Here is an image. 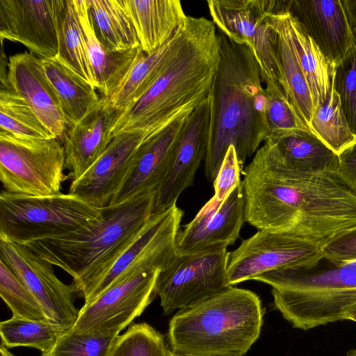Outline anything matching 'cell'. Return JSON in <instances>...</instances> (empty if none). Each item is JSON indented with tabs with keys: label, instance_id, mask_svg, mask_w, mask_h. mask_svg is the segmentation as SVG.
I'll list each match as a JSON object with an SVG mask.
<instances>
[{
	"label": "cell",
	"instance_id": "1",
	"mask_svg": "<svg viewBox=\"0 0 356 356\" xmlns=\"http://www.w3.org/2000/svg\"><path fill=\"white\" fill-rule=\"evenodd\" d=\"M245 221L323 241L356 227V192L338 172L287 167L266 140L243 170Z\"/></svg>",
	"mask_w": 356,
	"mask_h": 356
},
{
	"label": "cell",
	"instance_id": "2",
	"mask_svg": "<svg viewBox=\"0 0 356 356\" xmlns=\"http://www.w3.org/2000/svg\"><path fill=\"white\" fill-rule=\"evenodd\" d=\"M220 59L208 98L209 144L204 173L214 181L233 145L241 168L270 136L267 97L259 65L250 49L218 33Z\"/></svg>",
	"mask_w": 356,
	"mask_h": 356
},
{
	"label": "cell",
	"instance_id": "3",
	"mask_svg": "<svg viewBox=\"0 0 356 356\" xmlns=\"http://www.w3.org/2000/svg\"><path fill=\"white\" fill-rule=\"evenodd\" d=\"M187 36L148 90L117 113L111 136L122 132H157L207 98L219 59L216 26L204 17L189 16Z\"/></svg>",
	"mask_w": 356,
	"mask_h": 356
},
{
	"label": "cell",
	"instance_id": "4",
	"mask_svg": "<svg viewBox=\"0 0 356 356\" xmlns=\"http://www.w3.org/2000/svg\"><path fill=\"white\" fill-rule=\"evenodd\" d=\"M155 193L102 208L97 218L76 230L26 246L70 275L76 292L84 297L147 222Z\"/></svg>",
	"mask_w": 356,
	"mask_h": 356
},
{
	"label": "cell",
	"instance_id": "5",
	"mask_svg": "<svg viewBox=\"0 0 356 356\" xmlns=\"http://www.w3.org/2000/svg\"><path fill=\"white\" fill-rule=\"evenodd\" d=\"M264 314L256 293L230 286L177 311L169 322L170 350L182 356H244L259 337Z\"/></svg>",
	"mask_w": 356,
	"mask_h": 356
},
{
	"label": "cell",
	"instance_id": "6",
	"mask_svg": "<svg viewBox=\"0 0 356 356\" xmlns=\"http://www.w3.org/2000/svg\"><path fill=\"white\" fill-rule=\"evenodd\" d=\"M254 280L272 286L274 307L295 328L308 330L344 320L356 302V261L312 269H276Z\"/></svg>",
	"mask_w": 356,
	"mask_h": 356
},
{
	"label": "cell",
	"instance_id": "7",
	"mask_svg": "<svg viewBox=\"0 0 356 356\" xmlns=\"http://www.w3.org/2000/svg\"><path fill=\"white\" fill-rule=\"evenodd\" d=\"M102 209L80 197L59 193L47 196L0 195V238L26 245L70 233L97 218Z\"/></svg>",
	"mask_w": 356,
	"mask_h": 356
},
{
	"label": "cell",
	"instance_id": "8",
	"mask_svg": "<svg viewBox=\"0 0 356 356\" xmlns=\"http://www.w3.org/2000/svg\"><path fill=\"white\" fill-rule=\"evenodd\" d=\"M63 145L58 138L22 140L0 133V180L13 194L47 196L60 193L64 173Z\"/></svg>",
	"mask_w": 356,
	"mask_h": 356
},
{
	"label": "cell",
	"instance_id": "9",
	"mask_svg": "<svg viewBox=\"0 0 356 356\" xmlns=\"http://www.w3.org/2000/svg\"><path fill=\"white\" fill-rule=\"evenodd\" d=\"M323 259L322 241L287 232L258 230L229 252L227 282L233 286L273 270H309Z\"/></svg>",
	"mask_w": 356,
	"mask_h": 356
},
{
	"label": "cell",
	"instance_id": "10",
	"mask_svg": "<svg viewBox=\"0 0 356 356\" xmlns=\"http://www.w3.org/2000/svg\"><path fill=\"white\" fill-rule=\"evenodd\" d=\"M159 271L150 261L133 266L122 279L99 297L84 303L72 328L79 333L120 334L154 299Z\"/></svg>",
	"mask_w": 356,
	"mask_h": 356
},
{
	"label": "cell",
	"instance_id": "11",
	"mask_svg": "<svg viewBox=\"0 0 356 356\" xmlns=\"http://www.w3.org/2000/svg\"><path fill=\"white\" fill-rule=\"evenodd\" d=\"M227 248L195 254H175L159 272L156 292L163 314L190 307L230 287Z\"/></svg>",
	"mask_w": 356,
	"mask_h": 356
},
{
	"label": "cell",
	"instance_id": "12",
	"mask_svg": "<svg viewBox=\"0 0 356 356\" xmlns=\"http://www.w3.org/2000/svg\"><path fill=\"white\" fill-rule=\"evenodd\" d=\"M275 0H209L212 22L232 41L247 45L255 57L266 85L282 86L277 33L266 21Z\"/></svg>",
	"mask_w": 356,
	"mask_h": 356
},
{
	"label": "cell",
	"instance_id": "13",
	"mask_svg": "<svg viewBox=\"0 0 356 356\" xmlns=\"http://www.w3.org/2000/svg\"><path fill=\"white\" fill-rule=\"evenodd\" d=\"M0 259L22 281L40 305L48 322L67 330L79 309L73 302L76 290L56 275L53 266L26 245L0 238Z\"/></svg>",
	"mask_w": 356,
	"mask_h": 356
},
{
	"label": "cell",
	"instance_id": "14",
	"mask_svg": "<svg viewBox=\"0 0 356 356\" xmlns=\"http://www.w3.org/2000/svg\"><path fill=\"white\" fill-rule=\"evenodd\" d=\"M67 0H0V38L42 59L56 58Z\"/></svg>",
	"mask_w": 356,
	"mask_h": 356
},
{
	"label": "cell",
	"instance_id": "15",
	"mask_svg": "<svg viewBox=\"0 0 356 356\" xmlns=\"http://www.w3.org/2000/svg\"><path fill=\"white\" fill-rule=\"evenodd\" d=\"M244 210L242 182L222 202L213 196L195 218L178 232L176 253L195 254L227 248L239 236L245 222Z\"/></svg>",
	"mask_w": 356,
	"mask_h": 356
},
{
	"label": "cell",
	"instance_id": "16",
	"mask_svg": "<svg viewBox=\"0 0 356 356\" xmlns=\"http://www.w3.org/2000/svg\"><path fill=\"white\" fill-rule=\"evenodd\" d=\"M151 134L140 131L113 137L92 165L72 181L69 193L99 209L108 206L129 176L140 145Z\"/></svg>",
	"mask_w": 356,
	"mask_h": 356
},
{
	"label": "cell",
	"instance_id": "17",
	"mask_svg": "<svg viewBox=\"0 0 356 356\" xmlns=\"http://www.w3.org/2000/svg\"><path fill=\"white\" fill-rule=\"evenodd\" d=\"M1 85L24 99L54 138L64 136L66 120L42 58L28 51L10 56Z\"/></svg>",
	"mask_w": 356,
	"mask_h": 356
},
{
	"label": "cell",
	"instance_id": "18",
	"mask_svg": "<svg viewBox=\"0 0 356 356\" xmlns=\"http://www.w3.org/2000/svg\"><path fill=\"white\" fill-rule=\"evenodd\" d=\"M209 119L207 97L189 115L170 170L156 191L153 213L168 210L193 185L195 172L207 156Z\"/></svg>",
	"mask_w": 356,
	"mask_h": 356
},
{
	"label": "cell",
	"instance_id": "19",
	"mask_svg": "<svg viewBox=\"0 0 356 356\" xmlns=\"http://www.w3.org/2000/svg\"><path fill=\"white\" fill-rule=\"evenodd\" d=\"M192 112L184 114L143 140L137 151L129 176L109 205L156 192L170 170Z\"/></svg>",
	"mask_w": 356,
	"mask_h": 356
},
{
	"label": "cell",
	"instance_id": "20",
	"mask_svg": "<svg viewBox=\"0 0 356 356\" xmlns=\"http://www.w3.org/2000/svg\"><path fill=\"white\" fill-rule=\"evenodd\" d=\"M286 6L334 65L356 44L343 0H291Z\"/></svg>",
	"mask_w": 356,
	"mask_h": 356
},
{
	"label": "cell",
	"instance_id": "21",
	"mask_svg": "<svg viewBox=\"0 0 356 356\" xmlns=\"http://www.w3.org/2000/svg\"><path fill=\"white\" fill-rule=\"evenodd\" d=\"M116 114L101 98L92 111L67 129L63 138L68 179L81 177L105 151L113 139L111 129Z\"/></svg>",
	"mask_w": 356,
	"mask_h": 356
},
{
	"label": "cell",
	"instance_id": "22",
	"mask_svg": "<svg viewBox=\"0 0 356 356\" xmlns=\"http://www.w3.org/2000/svg\"><path fill=\"white\" fill-rule=\"evenodd\" d=\"M74 1L85 35L97 90L100 92L102 98L108 99L120 87L144 52L140 47L120 52L107 50L96 36L88 0Z\"/></svg>",
	"mask_w": 356,
	"mask_h": 356
},
{
	"label": "cell",
	"instance_id": "23",
	"mask_svg": "<svg viewBox=\"0 0 356 356\" xmlns=\"http://www.w3.org/2000/svg\"><path fill=\"white\" fill-rule=\"evenodd\" d=\"M275 9L283 19L293 51L307 83L314 111L325 101L331 90L335 65L327 60L298 19L289 11L286 1L277 0Z\"/></svg>",
	"mask_w": 356,
	"mask_h": 356
},
{
	"label": "cell",
	"instance_id": "24",
	"mask_svg": "<svg viewBox=\"0 0 356 356\" xmlns=\"http://www.w3.org/2000/svg\"><path fill=\"white\" fill-rule=\"evenodd\" d=\"M134 26L140 47L151 54L185 23L179 0H122Z\"/></svg>",
	"mask_w": 356,
	"mask_h": 356
},
{
	"label": "cell",
	"instance_id": "25",
	"mask_svg": "<svg viewBox=\"0 0 356 356\" xmlns=\"http://www.w3.org/2000/svg\"><path fill=\"white\" fill-rule=\"evenodd\" d=\"M189 16L185 23L161 47L151 54H143L127 76L109 98L103 99L117 113H121L139 99L151 87L184 43L189 29Z\"/></svg>",
	"mask_w": 356,
	"mask_h": 356
},
{
	"label": "cell",
	"instance_id": "26",
	"mask_svg": "<svg viewBox=\"0 0 356 356\" xmlns=\"http://www.w3.org/2000/svg\"><path fill=\"white\" fill-rule=\"evenodd\" d=\"M266 140L274 144L282 162L293 170L304 172L338 171V154L309 130L285 131L271 135Z\"/></svg>",
	"mask_w": 356,
	"mask_h": 356
},
{
	"label": "cell",
	"instance_id": "27",
	"mask_svg": "<svg viewBox=\"0 0 356 356\" xmlns=\"http://www.w3.org/2000/svg\"><path fill=\"white\" fill-rule=\"evenodd\" d=\"M42 62L65 118L67 129L71 127L92 111L99 104L101 97L95 87L56 58L42 59Z\"/></svg>",
	"mask_w": 356,
	"mask_h": 356
},
{
	"label": "cell",
	"instance_id": "28",
	"mask_svg": "<svg viewBox=\"0 0 356 356\" xmlns=\"http://www.w3.org/2000/svg\"><path fill=\"white\" fill-rule=\"evenodd\" d=\"M266 21L277 33V49L282 75V86L298 116L309 129L313 114L311 94L299 65L283 19L275 8L266 14Z\"/></svg>",
	"mask_w": 356,
	"mask_h": 356
},
{
	"label": "cell",
	"instance_id": "29",
	"mask_svg": "<svg viewBox=\"0 0 356 356\" xmlns=\"http://www.w3.org/2000/svg\"><path fill=\"white\" fill-rule=\"evenodd\" d=\"M96 36L109 51L120 52L140 47L122 0H88Z\"/></svg>",
	"mask_w": 356,
	"mask_h": 356
},
{
	"label": "cell",
	"instance_id": "30",
	"mask_svg": "<svg viewBox=\"0 0 356 356\" xmlns=\"http://www.w3.org/2000/svg\"><path fill=\"white\" fill-rule=\"evenodd\" d=\"M170 207L165 211L152 213L134 240L93 284L83 297L85 303L94 300L123 278L131 267L146 253L156 235L168 218Z\"/></svg>",
	"mask_w": 356,
	"mask_h": 356
},
{
	"label": "cell",
	"instance_id": "31",
	"mask_svg": "<svg viewBox=\"0 0 356 356\" xmlns=\"http://www.w3.org/2000/svg\"><path fill=\"white\" fill-rule=\"evenodd\" d=\"M55 58L97 89L85 35L74 0L66 2L58 31V51Z\"/></svg>",
	"mask_w": 356,
	"mask_h": 356
},
{
	"label": "cell",
	"instance_id": "32",
	"mask_svg": "<svg viewBox=\"0 0 356 356\" xmlns=\"http://www.w3.org/2000/svg\"><path fill=\"white\" fill-rule=\"evenodd\" d=\"M309 130L337 154L356 142L332 83L325 101L314 111Z\"/></svg>",
	"mask_w": 356,
	"mask_h": 356
},
{
	"label": "cell",
	"instance_id": "33",
	"mask_svg": "<svg viewBox=\"0 0 356 356\" xmlns=\"http://www.w3.org/2000/svg\"><path fill=\"white\" fill-rule=\"evenodd\" d=\"M0 133L22 140L54 138L24 99L3 85L0 89Z\"/></svg>",
	"mask_w": 356,
	"mask_h": 356
},
{
	"label": "cell",
	"instance_id": "34",
	"mask_svg": "<svg viewBox=\"0 0 356 356\" xmlns=\"http://www.w3.org/2000/svg\"><path fill=\"white\" fill-rule=\"evenodd\" d=\"M66 330L47 321H33L15 316L0 323L1 343L8 348L30 347L41 353L49 350Z\"/></svg>",
	"mask_w": 356,
	"mask_h": 356
},
{
	"label": "cell",
	"instance_id": "35",
	"mask_svg": "<svg viewBox=\"0 0 356 356\" xmlns=\"http://www.w3.org/2000/svg\"><path fill=\"white\" fill-rule=\"evenodd\" d=\"M163 336L147 323L131 325L119 334L108 356H167Z\"/></svg>",
	"mask_w": 356,
	"mask_h": 356
},
{
	"label": "cell",
	"instance_id": "36",
	"mask_svg": "<svg viewBox=\"0 0 356 356\" xmlns=\"http://www.w3.org/2000/svg\"><path fill=\"white\" fill-rule=\"evenodd\" d=\"M118 335L115 332L79 333L70 328L40 356H108Z\"/></svg>",
	"mask_w": 356,
	"mask_h": 356
},
{
	"label": "cell",
	"instance_id": "37",
	"mask_svg": "<svg viewBox=\"0 0 356 356\" xmlns=\"http://www.w3.org/2000/svg\"><path fill=\"white\" fill-rule=\"evenodd\" d=\"M0 296L13 316L33 321H47L37 300L22 281L0 259Z\"/></svg>",
	"mask_w": 356,
	"mask_h": 356
},
{
	"label": "cell",
	"instance_id": "38",
	"mask_svg": "<svg viewBox=\"0 0 356 356\" xmlns=\"http://www.w3.org/2000/svg\"><path fill=\"white\" fill-rule=\"evenodd\" d=\"M332 83L349 127L356 136V44L335 65Z\"/></svg>",
	"mask_w": 356,
	"mask_h": 356
},
{
	"label": "cell",
	"instance_id": "39",
	"mask_svg": "<svg viewBox=\"0 0 356 356\" xmlns=\"http://www.w3.org/2000/svg\"><path fill=\"white\" fill-rule=\"evenodd\" d=\"M265 90L270 136L296 129L309 130L298 116L281 84L266 85Z\"/></svg>",
	"mask_w": 356,
	"mask_h": 356
},
{
	"label": "cell",
	"instance_id": "40",
	"mask_svg": "<svg viewBox=\"0 0 356 356\" xmlns=\"http://www.w3.org/2000/svg\"><path fill=\"white\" fill-rule=\"evenodd\" d=\"M243 170L234 147L229 146L213 181V197L218 201L222 202L241 184V175Z\"/></svg>",
	"mask_w": 356,
	"mask_h": 356
},
{
	"label": "cell",
	"instance_id": "41",
	"mask_svg": "<svg viewBox=\"0 0 356 356\" xmlns=\"http://www.w3.org/2000/svg\"><path fill=\"white\" fill-rule=\"evenodd\" d=\"M322 250L334 266L356 261V227L322 241Z\"/></svg>",
	"mask_w": 356,
	"mask_h": 356
},
{
	"label": "cell",
	"instance_id": "42",
	"mask_svg": "<svg viewBox=\"0 0 356 356\" xmlns=\"http://www.w3.org/2000/svg\"><path fill=\"white\" fill-rule=\"evenodd\" d=\"M338 156L337 172L342 179L356 192V142Z\"/></svg>",
	"mask_w": 356,
	"mask_h": 356
},
{
	"label": "cell",
	"instance_id": "43",
	"mask_svg": "<svg viewBox=\"0 0 356 356\" xmlns=\"http://www.w3.org/2000/svg\"><path fill=\"white\" fill-rule=\"evenodd\" d=\"M346 12L353 31H356V0H343Z\"/></svg>",
	"mask_w": 356,
	"mask_h": 356
},
{
	"label": "cell",
	"instance_id": "44",
	"mask_svg": "<svg viewBox=\"0 0 356 356\" xmlns=\"http://www.w3.org/2000/svg\"><path fill=\"white\" fill-rule=\"evenodd\" d=\"M344 320H350L356 322V302L347 309L344 314Z\"/></svg>",
	"mask_w": 356,
	"mask_h": 356
},
{
	"label": "cell",
	"instance_id": "45",
	"mask_svg": "<svg viewBox=\"0 0 356 356\" xmlns=\"http://www.w3.org/2000/svg\"><path fill=\"white\" fill-rule=\"evenodd\" d=\"M0 356H15L12 353H10L6 346H5L2 343H1L0 346Z\"/></svg>",
	"mask_w": 356,
	"mask_h": 356
},
{
	"label": "cell",
	"instance_id": "46",
	"mask_svg": "<svg viewBox=\"0 0 356 356\" xmlns=\"http://www.w3.org/2000/svg\"><path fill=\"white\" fill-rule=\"evenodd\" d=\"M346 356H356V348L349 350L346 353Z\"/></svg>",
	"mask_w": 356,
	"mask_h": 356
},
{
	"label": "cell",
	"instance_id": "47",
	"mask_svg": "<svg viewBox=\"0 0 356 356\" xmlns=\"http://www.w3.org/2000/svg\"><path fill=\"white\" fill-rule=\"evenodd\" d=\"M167 356H182V355H177V354L173 353L170 349H169Z\"/></svg>",
	"mask_w": 356,
	"mask_h": 356
},
{
	"label": "cell",
	"instance_id": "48",
	"mask_svg": "<svg viewBox=\"0 0 356 356\" xmlns=\"http://www.w3.org/2000/svg\"><path fill=\"white\" fill-rule=\"evenodd\" d=\"M353 32H354V34H355V38H356V31H355Z\"/></svg>",
	"mask_w": 356,
	"mask_h": 356
}]
</instances>
